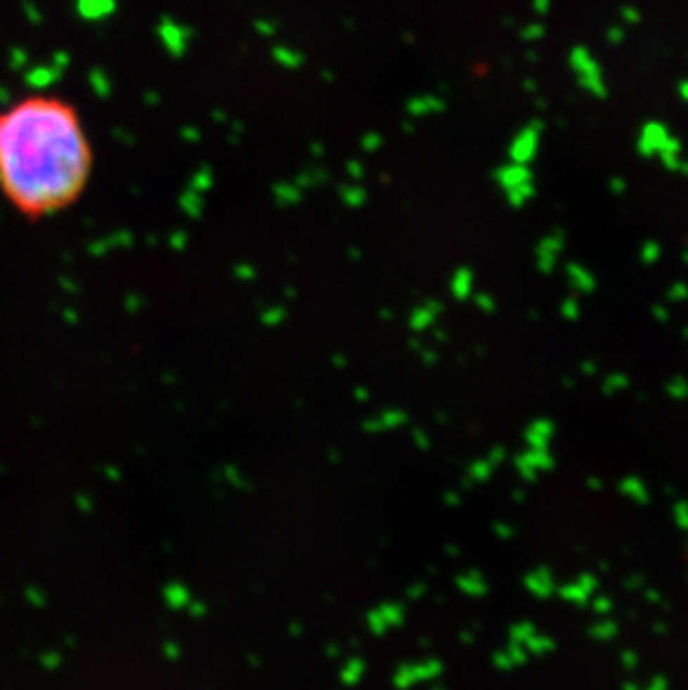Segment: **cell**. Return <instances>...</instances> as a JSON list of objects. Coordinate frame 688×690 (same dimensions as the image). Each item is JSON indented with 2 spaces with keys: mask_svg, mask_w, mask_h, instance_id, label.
<instances>
[{
  "mask_svg": "<svg viewBox=\"0 0 688 690\" xmlns=\"http://www.w3.org/2000/svg\"><path fill=\"white\" fill-rule=\"evenodd\" d=\"M92 174V139L74 103L34 94L0 112V193L22 217L72 208Z\"/></svg>",
  "mask_w": 688,
  "mask_h": 690,
  "instance_id": "1",
  "label": "cell"
},
{
  "mask_svg": "<svg viewBox=\"0 0 688 690\" xmlns=\"http://www.w3.org/2000/svg\"><path fill=\"white\" fill-rule=\"evenodd\" d=\"M568 67L574 74V79H577L579 87L585 94H590L592 98H599V101L608 98L610 90H608V83H606V77H604V67L585 45H574L570 49V52H568Z\"/></svg>",
  "mask_w": 688,
  "mask_h": 690,
  "instance_id": "2",
  "label": "cell"
},
{
  "mask_svg": "<svg viewBox=\"0 0 688 690\" xmlns=\"http://www.w3.org/2000/svg\"><path fill=\"white\" fill-rule=\"evenodd\" d=\"M494 179L500 185V190H505L507 204L517 210L525 208L536 197L534 172L530 166H521V163L509 161L494 172Z\"/></svg>",
  "mask_w": 688,
  "mask_h": 690,
  "instance_id": "3",
  "label": "cell"
},
{
  "mask_svg": "<svg viewBox=\"0 0 688 690\" xmlns=\"http://www.w3.org/2000/svg\"><path fill=\"white\" fill-rule=\"evenodd\" d=\"M543 130H545V125L539 119L525 123L523 128L514 136H512V141H509V148H507L509 161L512 163H521V166H530V163L536 157H539V152H541Z\"/></svg>",
  "mask_w": 688,
  "mask_h": 690,
  "instance_id": "4",
  "label": "cell"
},
{
  "mask_svg": "<svg viewBox=\"0 0 688 690\" xmlns=\"http://www.w3.org/2000/svg\"><path fill=\"white\" fill-rule=\"evenodd\" d=\"M673 136H675L673 130L664 121H655V119L646 121V123H642L640 132H637L635 150L642 159H657Z\"/></svg>",
  "mask_w": 688,
  "mask_h": 690,
  "instance_id": "5",
  "label": "cell"
},
{
  "mask_svg": "<svg viewBox=\"0 0 688 690\" xmlns=\"http://www.w3.org/2000/svg\"><path fill=\"white\" fill-rule=\"evenodd\" d=\"M566 250V233L561 228L547 230L534 248V266L541 275H552Z\"/></svg>",
  "mask_w": 688,
  "mask_h": 690,
  "instance_id": "6",
  "label": "cell"
},
{
  "mask_svg": "<svg viewBox=\"0 0 688 690\" xmlns=\"http://www.w3.org/2000/svg\"><path fill=\"white\" fill-rule=\"evenodd\" d=\"M566 282L572 288L574 295H590L597 291V278L595 273L579 264V261H570L566 264Z\"/></svg>",
  "mask_w": 688,
  "mask_h": 690,
  "instance_id": "7",
  "label": "cell"
},
{
  "mask_svg": "<svg viewBox=\"0 0 688 690\" xmlns=\"http://www.w3.org/2000/svg\"><path fill=\"white\" fill-rule=\"evenodd\" d=\"M664 257V246L657 240H646L640 248V261L644 266H657Z\"/></svg>",
  "mask_w": 688,
  "mask_h": 690,
  "instance_id": "8",
  "label": "cell"
},
{
  "mask_svg": "<svg viewBox=\"0 0 688 690\" xmlns=\"http://www.w3.org/2000/svg\"><path fill=\"white\" fill-rule=\"evenodd\" d=\"M559 315L566 320V322H577L581 318V304H579V299L574 297V295L563 299V302L559 304Z\"/></svg>",
  "mask_w": 688,
  "mask_h": 690,
  "instance_id": "9",
  "label": "cell"
},
{
  "mask_svg": "<svg viewBox=\"0 0 688 690\" xmlns=\"http://www.w3.org/2000/svg\"><path fill=\"white\" fill-rule=\"evenodd\" d=\"M472 273L467 268H460L456 275H454V295L460 297V299H465L469 293H472Z\"/></svg>",
  "mask_w": 688,
  "mask_h": 690,
  "instance_id": "10",
  "label": "cell"
},
{
  "mask_svg": "<svg viewBox=\"0 0 688 690\" xmlns=\"http://www.w3.org/2000/svg\"><path fill=\"white\" fill-rule=\"evenodd\" d=\"M688 302V284L677 280L666 288V304H684Z\"/></svg>",
  "mask_w": 688,
  "mask_h": 690,
  "instance_id": "11",
  "label": "cell"
},
{
  "mask_svg": "<svg viewBox=\"0 0 688 690\" xmlns=\"http://www.w3.org/2000/svg\"><path fill=\"white\" fill-rule=\"evenodd\" d=\"M521 41L525 43H536V41H541L543 36H545V25L539 22V20H534V22H528L525 27L521 30Z\"/></svg>",
  "mask_w": 688,
  "mask_h": 690,
  "instance_id": "12",
  "label": "cell"
},
{
  "mask_svg": "<svg viewBox=\"0 0 688 690\" xmlns=\"http://www.w3.org/2000/svg\"><path fill=\"white\" fill-rule=\"evenodd\" d=\"M625 36H628L625 34V27H621V25H610L606 30V43L612 47H619V45H623Z\"/></svg>",
  "mask_w": 688,
  "mask_h": 690,
  "instance_id": "13",
  "label": "cell"
},
{
  "mask_svg": "<svg viewBox=\"0 0 688 690\" xmlns=\"http://www.w3.org/2000/svg\"><path fill=\"white\" fill-rule=\"evenodd\" d=\"M619 18L623 25H640L642 22V11L632 7V5H623L619 9Z\"/></svg>",
  "mask_w": 688,
  "mask_h": 690,
  "instance_id": "14",
  "label": "cell"
},
{
  "mask_svg": "<svg viewBox=\"0 0 688 690\" xmlns=\"http://www.w3.org/2000/svg\"><path fill=\"white\" fill-rule=\"evenodd\" d=\"M608 190H610V195H615V197H623L625 193H628V181H625L623 177H619V174H615V177H610V181H608Z\"/></svg>",
  "mask_w": 688,
  "mask_h": 690,
  "instance_id": "15",
  "label": "cell"
},
{
  "mask_svg": "<svg viewBox=\"0 0 688 690\" xmlns=\"http://www.w3.org/2000/svg\"><path fill=\"white\" fill-rule=\"evenodd\" d=\"M650 315H653V320L657 322H668L670 320V308L666 302H655L653 306H650Z\"/></svg>",
  "mask_w": 688,
  "mask_h": 690,
  "instance_id": "16",
  "label": "cell"
},
{
  "mask_svg": "<svg viewBox=\"0 0 688 690\" xmlns=\"http://www.w3.org/2000/svg\"><path fill=\"white\" fill-rule=\"evenodd\" d=\"M550 7H552V0H532V9H534V14H539V16H545Z\"/></svg>",
  "mask_w": 688,
  "mask_h": 690,
  "instance_id": "17",
  "label": "cell"
},
{
  "mask_svg": "<svg viewBox=\"0 0 688 690\" xmlns=\"http://www.w3.org/2000/svg\"><path fill=\"white\" fill-rule=\"evenodd\" d=\"M677 96L682 98L684 103H688V79H684V81L677 83Z\"/></svg>",
  "mask_w": 688,
  "mask_h": 690,
  "instance_id": "18",
  "label": "cell"
},
{
  "mask_svg": "<svg viewBox=\"0 0 688 690\" xmlns=\"http://www.w3.org/2000/svg\"><path fill=\"white\" fill-rule=\"evenodd\" d=\"M479 306L485 308V311H494L496 304H494V299H492L490 295H481V297H479Z\"/></svg>",
  "mask_w": 688,
  "mask_h": 690,
  "instance_id": "19",
  "label": "cell"
},
{
  "mask_svg": "<svg viewBox=\"0 0 688 690\" xmlns=\"http://www.w3.org/2000/svg\"><path fill=\"white\" fill-rule=\"evenodd\" d=\"M525 90H528V92H534V90H536V81H532V79L525 81Z\"/></svg>",
  "mask_w": 688,
  "mask_h": 690,
  "instance_id": "20",
  "label": "cell"
},
{
  "mask_svg": "<svg viewBox=\"0 0 688 690\" xmlns=\"http://www.w3.org/2000/svg\"><path fill=\"white\" fill-rule=\"evenodd\" d=\"M682 261H684V266H688V250H684V253H682Z\"/></svg>",
  "mask_w": 688,
  "mask_h": 690,
  "instance_id": "21",
  "label": "cell"
},
{
  "mask_svg": "<svg viewBox=\"0 0 688 690\" xmlns=\"http://www.w3.org/2000/svg\"><path fill=\"white\" fill-rule=\"evenodd\" d=\"M682 333H684V335H686V340H688V326H686V329H684V331H682Z\"/></svg>",
  "mask_w": 688,
  "mask_h": 690,
  "instance_id": "22",
  "label": "cell"
}]
</instances>
